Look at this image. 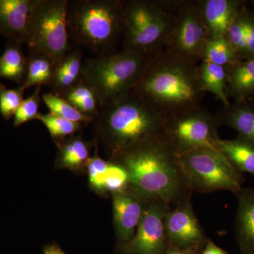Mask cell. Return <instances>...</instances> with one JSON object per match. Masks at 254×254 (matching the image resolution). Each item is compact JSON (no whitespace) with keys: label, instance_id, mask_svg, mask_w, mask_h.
<instances>
[{"label":"cell","instance_id":"1","mask_svg":"<svg viewBox=\"0 0 254 254\" xmlns=\"http://www.w3.org/2000/svg\"><path fill=\"white\" fill-rule=\"evenodd\" d=\"M110 161L125 169L132 190L148 199L177 206L191 200V190L180 154L165 131L145 138L111 155Z\"/></svg>","mask_w":254,"mask_h":254},{"label":"cell","instance_id":"2","mask_svg":"<svg viewBox=\"0 0 254 254\" xmlns=\"http://www.w3.org/2000/svg\"><path fill=\"white\" fill-rule=\"evenodd\" d=\"M133 91L166 119L199 106L205 93L198 64L163 49L155 53Z\"/></svg>","mask_w":254,"mask_h":254},{"label":"cell","instance_id":"3","mask_svg":"<svg viewBox=\"0 0 254 254\" xmlns=\"http://www.w3.org/2000/svg\"><path fill=\"white\" fill-rule=\"evenodd\" d=\"M166 118L131 90L102 107L93 120L98 139L111 155L164 131Z\"/></svg>","mask_w":254,"mask_h":254},{"label":"cell","instance_id":"4","mask_svg":"<svg viewBox=\"0 0 254 254\" xmlns=\"http://www.w3.org/2000/svg\"><path fill=\"white\" fill-rule=\"evenodd\" d=\"M123 1H68L67 23L70 39L95 56L117 52L123 34Z\"/></svg>","mask_w":254,"mask_h":254},{"label":"cell","instance_id":"5","mask_svg":"<svg viewBox=\"0 0 254 254\" xmlns=\"http://www.w3.org/2000/svg\"><path fill=\"white\" fill-rule=\"evenodd\" d=\"M156 53L123 49L89 58L83 62L81 78L96 92L102 108L133 90Z\"/></svg>","mask_w":254,"mask_h":254},{"label":"cell","instance_id":"6","mask_svg":"<svg viewBox=\"0 0 254 254\" xmlns=\"http://www.w3.org/2000/svg\"><path fill=\"white\" fill-rule=\"evenodd\" d=\"M182 1H123V50L155 53L163 48Z\"/></svg>","mask_w":254,"mask_h":254},{"label":"cell","instance_id":"7","mask_svg":"<svg viewBox=\"0 0 254 254\" xmlns=\"http://www.w3.org/2000/svg\"><path fill=\"white\" fill-rule=\"evenodd\" d=\"M67 9L66 0H34L26 42L30 53L48 55L58 63L72 49Z\"/></svg>","mask_w":254,"mask_h":254},{"label":"cell","instance_id":"8","mask_svg":"<svg viewBox=\"0 0 254 254\" xmlns=\"http://www.w3.org/2000/svg\"><path fill=\"white\" fill-rule=\"evenodd\" d=\"M182 168L193 191L228 190L235 195L243 189L245 177L220 150L201 148L180 154Z\"/></svg>","mask_w":254,"mask_h":254},{"label":"cell","instance_id":"9","mask_svg":"<svg viewBox=\"0 0 254 254\" xmlns=\"http://www.w3.org/2000/svg\"><path fill=\"white\" fill-rule=\"evenodd\" d=\"M210 38L199 1H182L162 49L180 59L198 64L202 62Z\"/></svg>","mask_w":254,"mask_h":254},{"label":"cell","instance_id":"10","mask_svg":"<svg viewBox=\"0 0 254 254\" xmlns=\"http://www.w3.org/2000/svg\"><path fill=\"white\" fill-rule=\"evenodd\" d=\"M216 116L195 107L166 119L164 131L180 154L201 148H215L220 139Z\"/></svg>","mask_w":254,"mask_h":254},{"label":"cell","instance_id":"11","mask_svg":"<svg viewBox=\"0 0 254 254\" xmlns=\"http://www.w3.org/2000/svg\"><path fill=\"white\" fill-rule=\"evenodd\" d=\"M170 208L163 200H150L134 237L118 247L121 254H165L170 243L167 237L165 218Z\"/></svg>","mask_w":254,"mask_h":254},{"label":"cell","instance_id":"12","mask_svg":"<svg viewBox=\"0 0 254 254\" xmlns=\"http://www.w3.org/2000/svg\"><path fill=\"white\" fill-rule=\"evenodd\" d=\"M165 226L169 243L180 250L200 254L209 240L195 216L191 200L170 208Z\"/></svg>","mask_w":254,"mask_h":254},{"label":"cell","instance_id":"13","mask_svg":"<svg viewBox=\"0 0 254 254\" xmlns=\"http://www.w3.org/2000/svg\"><path fill=\"white\" fill-rule=\"evenodd\" d=\"M113 197V219L118 246L128 243L134 237L150 199L128 186L115 192Z\"/></svg>","mask_w":254,"mask_h":254},{"label":"cell","instance_id":"14","mask_svg":"<svg viewBox=\"0 0 254 254\" xmlns=\"http://www.w3.org/2000/svg\"><path fill=\"white\" fill-rule=\"evenodd\" d=\"M34 0H0V34L21 45L27 38L30 11Z\"/></svg>","mask_w":254,"mask_h":254},{"label":"cell","instance_id":"15","mask_svg":"<svg viewBox=\"0 0 254 254\" xmlns=\"http://www.w3.org/2000/svg\"><path fill=\"white\" fill-rule=\"evenodd\" d=\"M199 2L211 38L225 36L247 8L246 1L240 0H200Z\"/></svg>","mask_w":254,"mask_h":254},{"label":"cell","instance_id":"16","mask_svg":"<svg viewBox=\"0 0 254 254\" xmlns=\"http://www.w3.org/2000/svg\"><path fill=\"white\" fill-rule=\"evenodd\" d=\"M225 68L228 98L250 103L254 98V58L235 60Z\"/></svg>","mask_w":254,"mask_h":254},{"label":"cell","instance_id":"17","mask_svg":"<svg viewBox=\"0 0 254 254\" xmlns=\"http://www.w3.org/2000/svg\"><path fill=\"white\" fill-rule=\"evenodd\" d=\"M235 232L242 254H254V188L242 189L237 193Z\"/></svg>","mask_w":254,"mask_h":254},{"label":"cell","instance_id":"18","mask_svg":"<svg viewBox=\"0 0 254 254\" xmlns=\"http://www.w3.org/2000/svg\"><path fill=\"white\" fill-rule=\"evenodd\" d=\"M58 145L57 166L78 171L86 168L91 159V142L85 141L79 135H73L65 139L55 142Z\"/></svg>","mask_w":254,"mask_h":254},{"label":"cell","instance_id":"19","mask_svg":"<svg viewBox=\"0 0 254 254\" xmlns=\"http://www.w3.org/2000/svg\"><path fill=\"white\" fill-rule=\"evenodd\" d=\"M83 52L79 48L71 49L57 63L50 87L53 93L61 95L74 86L82 77Z\"/></svg>","mask_w":254,"mask_h":254},{"label":"cell","instance_id":"20","mask_svg":"<svg viewBox=\"0 0 254 254\" xmlns=\"http://www.w3.org/2000/svg\"><path fill=\"white\" fill-rule=\"evenodd\" d=\"M219 125L233 128L238 136L254 141V108L248 103H230L217 114Z\"/></svg>","mask_w":254,"mask_h":254},{"label":"cell","instance_id":"21","mask_svg":"<svg viewBox=\"0 0 254 254\" xmlns=\"http://www.w3.org/2000/svg\"><path fill=\"white\" fill-rule=\"evenodd\" d=\"M215 148L226 157L237 171L250 174L254 177V141L240 136L233 140L220 138Z\"/></svg>","mask_w":254,"mask_h":254},{"label":"cell","instance_id":"22","mask_svg":"<svg viewBox=\"0 0 254 254\" xmlns=\"http://www.w3.org/2000/svg\"><path fill=\"white\" fill-rule=\"evenodd\" d=\"M60 95L67 100L80 113L89 118H96L101 109L96 92L82 78L74 86Z\"/></svg>","mask_w":254,"mask_h":254},{"label":"cell","instance_id":"23","mask_svg":"<svg viewBox=\"0 0 254 254\" xmlns=\"http://www.w3.org/2000/svg\"><path fill=\"white\" fill-rule=\"evenodd\" d=\"M56 64V62L48 55L30 53L26 79L21 87L26 90L31 86H49Z\"/></svg>","mask_w":254,"mask_h":254},{"label":"cell","instance_id":"24","mask_svg":"<svg viewBox=\"0 0 254 254\" xmlns=\"http://www.w3.org/2000/svg\"><path fill=\"white\" fill-rule=\"evenodd\" d=\"M199 78L202 89L210 92L223 103V106L230 104L226 94V72L225 66L215 64L201 62L198 65Z\"/></svg>","mask_w":254,"mask_h":254},{"label":"cell","instance_id":"25","mask_svg":"<svg viewBox=\"0 0 254 254\" xmlns=\"http://www.w3.org/2000/svg\"><path fill=\"white\" fill-rule=\"evenodd\" d=\"M28 60L20 45L11 43L0 57V78L21 83L24 82L27 73Z\"/></svg>","mask_w":254,"mask_h":254},{"label":"cell","instance_id":"26","mask_svg":"<svg viewBox=\"0 0 254 254\" xmlns=\"http://www.w3.org/2000/svg\"><path fill=\"white\" fill-rule=\"evenodd\" d=\"M42 100L50 110V113L73 123L87 125L93 122L94 119L80 113L67 100L53 92L42 95Z\"/></svg>","mask_w":254,"mask_h":254},{"label":"cell","instance_id":"27","mask_svg":"<svg viewBox=\"0 0 254 254\" xmlns=\"http://www.w3.org/2000/svg\"><path fill=\"white\" fill-rule=\"evenodd\" d=\"M238 59V56L224 36L209 40L203 52L202 62L226 66Z\"/></svg>","mask_w":254,"mask_h":254},{"label":"cell","instance_id":"28","mask_svg":"<svg viewBox=\"0 0 254 254\" xmlns=\"http://www.w3.org/2000/svg\"><path fill=\"white\" fill-rule=\"evenodd\" d=\"M36 120H39L46 126L55 142L76 134L83 127V124L73 123L50 113H39Z\"/></svg>","mask_w":254,"mask_h":254},{"label":"cell","instance_id":"29","mask_svg":"<svg viewBox=\"0 0 254 254\" xmlns=\"http://www.w3.org/2000/svg\"><path fill=\"white\" fill-rule=\"evenodd\" d=\"M91 157L86 165L89 185L93 190L99 193H106L105 191V180L109 169L110 162L106 161L100 158L98 151Z\"/></svg>","mask_w":254,"mask_h":254},{"label":"cell","instance_id":"30","mask_svg":"<svg viewBox=\"0 0 254 254\" xmlns=\"http://www.w3.org/2000/svg\"><path fill=\"white\" fill-rule=\"evenodd\" d=\"M42 87L43 86H36L34 93L26 99L23 100L22 103L14 114V127H18L31 120H36L37 117L39 115L38 110L42 100Z\"/></svg>","mask_w":254,"mask_h":254},{"label":"cell","instance_id":"31","mask_svg":"<svg viewBox=\"0 0 254 254\" xmlns=\"http://www.w3.org/2000/svg\"><path fill=\"white\" fill-rule=\"evenodd\" d=\"M246 9L241 13L236 21L230 26L225 36L229 44L238 56L239 59H245L247 51L245 17Z\"/></svg>","mask_w":254,"mask_h":254},{"label":"cell","instance_id":"32","mask_svg":"<svg viewBox=\"0 0 254 254\" xmlns=\"http://www.w3.org/2000/svg\"><path fill=\"white\" fill-rule=\"evenodd\" d=\"M22 87L8 89L4 85L0 84V113L4 119L14 116L16 110L24 100Z\"/></svg>","mask_w":254,"mask_h":254},{"label":"cell","instance_id":"33","mask_svg":"<svg viewBox=\"0 0 254 254\" xmlns=\"http://www.w3.org/2000/svg\"><path fill=\"white\" fill-rule=\"evenodd\" d=\"M110 165L105 180V191L113 194L115 192L125 190L129 184L128 175L125 169L110 160Z\"/></svg>","mask_w":254,"mask_h":254},{"label":"cell","instance_id":"34","mask_svg":"<svg viewBox=\"0 0 254 254\" xmlns=\"http://www.w3.org/2000/svg\"><path fill=\"white\" fill-rule=\"evenodd\" d=\"M246 24V42L247 51L245 58H254V12L246 9L245 11Z\"/></svg>","mask_w":254,"mask_h":254},{"label":"cell","instance_id":"35","mask_svg":"<svg viewBox=\"0 0 254 254\" xmlns=\"http://www.w3.org/2000/svg\"><path fill=\"white\" fill-rule=\"evenodd\" d=\"M200 254H228V253L214 244L211 240H208Z\"/></svg>","mask_w":254,"mask_h":254},{"label":"cell","instance_id":"36","mask_svg":"<svg viewBox=\"0 0 254 254\" xmlns=\"http://www.w3.org/2000/svg\"><path fill=\"white\" fill-rule=\"evenodd\" d=\"M44 254H66L57 244H51L44 247Z\"/></svg>","mask_w":254,"mask_h":254},{"label":"cell","instance_id":"37","mask_svg":"<svg viewBox=\"0 0 254 254\" xmlns=\"http://www.w3.org/2000/svg\"><path fill=\"white\" fill-rule=\"evenodd\" d=\"M165 254H196L193 253L191 252H189V251H185L180 250V249L177 248L176 247H174L173 245L169 246L168 250L166 251Z\"/></svg>","mask_w":254,"mask_h":254},{"label":"cell","instance_id":"38","mask_svg":"<svg viewBox=\"0 0 254 254\" xmlns=\"http://www.w3.org/2000/svg\"><path fill=\"white\" fill-rule=\"evenodd\" d=\"M250 104L251 105H252V106H253L254 108V98L253 100H252V101L250 102Z\"/></svg>","mask_w":254,"mask_h":254},{"label":"cell","instance_id":"39","mask_svg":"<svg viewBox=\"0 0 254 254\" xmlns=\"http://www.w3.org/2000/svg\"><path fill=\"white\" fill-rule=\"evenodd\" d=\"M252 4H253V9H254L253 11L254 12V1H252Z\"/></svg>","mask_w":254,"mask_h":254}]
</instances>
